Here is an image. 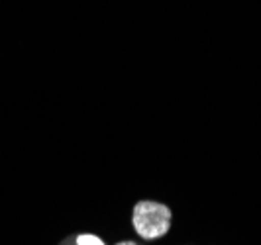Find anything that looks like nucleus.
<instances>
[{"label": "nucleus", "mask_w": 261, "mask_h": 245, "mask_svg": "<svg viewBox=\"0 0 261 245\" xmlns=\"http://www.w3.org/2000/svg\"><path fill=\"white\" fill-rule=\"evenodd\" d=\"M67 245H108V243H106L100 235H96V233L83 232V233H77Z\"/></svg>", "instance_id": "obj_2"}, {"label": "nucleus", "mask_w": 261, "mask_h": 245, "mask_svg": "<svg viewBox=\"0 0 261 245\" xmlns=\"http://www.w3.org/2000/svg\"><path fill=\"white\" fill-rule=\"evenodd\" d=\"M114 245H140V243H136V241H130V239H124V241H118V243Z\"/></svg>", "instance_id": "obj_3"}, {"label": "nucleus", "mask_w": 261, "mask_h": 245, "mask_svg": "<svg viewBox=\"0 0 261 245\" xmlns=\"http://www.w3.org/2000/svg\"><path fill=\"white\" fill-rule=\"evenodd\" d=\"M173 212L159 200H140L132 208V228L145 241H155L171 232Z\"/></svg>", "instance_id": "obj_1"}]
</instances>
